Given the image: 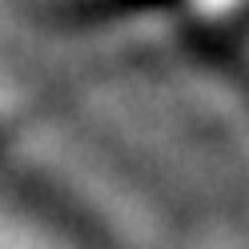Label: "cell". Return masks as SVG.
<instances>
[{
  "instance_id": "cell-1",
  "label": "cell",
  "mask_w": 249,
  "mask_h": 249,
  "mask_svg": "<svg viewBox=\"0 0 249 249\" xmlns=\"http://www.w3.org/2000/svg\"><path fill=\"white\" fill-rule=\"evenodd\" d=\"M0 249H113L60 197L0 153Z\"/></svg>"
},
{
  "instance_id": "cell-3",
  "label": "cell",
  "mask_w": 249,
  "mask_h": 249,
  "mask_svg": "<svg viewBox=\"0 0 249 249\" xmlns=\"http://www.w3.org/2000/svg\"><path fill=\"white\" fill-rule=\"evenodd\" d=\"M225 44H229V56H233V69H237V81L245 85L249 92V17L241 24H233L225 33Z\"/></svg>"
},
{
  "instance_id": "cell-2",
  "label": "cell",
  "mask_w": 249,
  "mask_h": 249,
  "mask_svg": "<svg viewBox=\"0 0 249 249\" xmlns=\"http://www.w3.org/2000/svg\"><path fill=\"white\" fill-rule=\"evenodd\" d=\"M72 4H165L201 28H217L221 36L249 17V0H72Z\"/></svg>"
}]
</instances>
